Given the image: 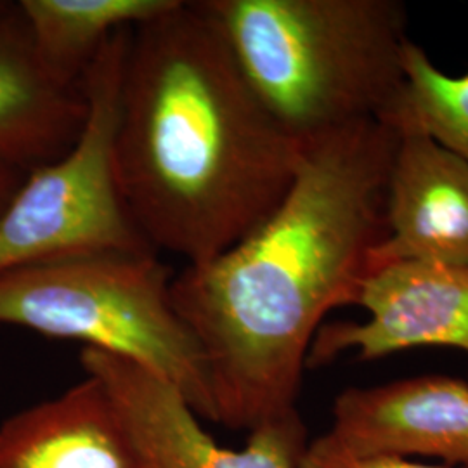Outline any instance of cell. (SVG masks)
Wrapping results in <instances>:
<instances>
[{
  "label": "cell",
  "mask_w": 468,
  "mask_h": 468,
  "mask_svg": "<svg viewBox=\"0 0 468 468\" xmlns=\"http://www.w3.org/2000/svg\"><path fill=\"white\" fill-rule=\"evenodd\" d=\"M352 305L368 321L323 324L313 340L307 368L354 351L361 361L415 347L468 352V269L423 261H398L373 269L357 286Z\"/></svg>",
  "instance_id": "7"
},
{
  "label": "cell",
  "mask_w": 468,
  "mask_h": 468,
  "mask_svg": "<svg viewBox=\"0 0 468 468\" xmlns=\"http://www.w3.org/2000/svg\"><path fill=\"white\" fill-rule=\"evenodd\" d=\"M299 468H452L434 467L390 454H356L335 444L326 434L307 444Z\"/></svg>",
  "instance_id": "14"
},
{
  "label": "cell",
  "mask_w": 468,
  "mask_h": 468,
  "mask_svg": "<svg viewBox=\"0 0 468 468\" xmlns=\"http://www.w3.org/2000/svg\"><path fill=\"white\" fill-rule=\"evenodd\" d=\"M131 30L112 35L85 73L89 112L77 143L61 158L28 172L2 212L0 274L85 253L154 251L123 205L113 167Z\"/></svg>",
  "instance_id": "5"
},
{
  "label": "cell",
  "mask_w": 468,
  "mask_h": 468,
  "mask_svg": "<svg viewBox=\"0 0 468 468\" xmlns=\"http://www.w3.org/2000/svg\"><path fill=\"white\" fill-rule=\"evenodd\" d=\"M399 129L369 120L302 143L283 200L250 234L172 280L200 346L216 423L231 431L297 413L313 340L352 305L385 238Z\"/></svg>",
  "instance_id": "1"
},
{
  "label": "cell",
  "mask_w": 468,
  "mask_h": 468,
  "mask_svg": "<svg viewBox=\"0 0 468 468\" xmlns=\"http://www.w3.org/2000/svg\"><path fill=\"white\" fill-rule=\"evenodd\" d=\"M84 84L40 61L17 4L0 11V164L32 172L61 158L84 129Z\"/></svg>",
  "instance_id": "10"
},
{
  "label": "cell",
  "mask_w": 468,
  "mask_h": 468,
  "mask_svg": "<svg viewBox=\"0 0 468 468\" xmlns=\"http://www.w3.org/2000/svg\"><path fill=\"white\" fill-rule=\"evenodd\" d=\"M179 0H21L35 50L54 77L84 84L110 37L160 16Z\"/></svg>",
  "instance_id": "12"
},
{
  "label": "cell",
  "mask_w": 468,
  "mask_h": 468,
  "mask_svg": "<svg viewBox=\"0 0 468 468\" xmlns=\"http://www.w3.org/2000/svg\"><path fill=\"white\" fill-rule=\"evenodd\" d=\"M253 94L295 143L378 120L404 89L399 0H198Z\"/></svg>",
  "instance_id": "3"
},
{
  "label": "cell",
  "mask_w": 468,
  "mask_h": 468,
  "mask_svg": "<svg viewBox=\"0 0 468 468\" xmlns=\"http://www.w3.org/2000/svg\"><path fill=\"white\" fill-rule=\"evenodd\" d=\"M85 375L100 380L146 468H299L307 448L301 413L253 429L243 450L220 448L185 394L131 359L84 347Z\"/></svg>",
  "instance_id": "6"
},
{
  "label": "cell",
  "mask_w": 468,
  "mask_h": 468,
  "mask_svg": "<svg viewBox=\"0 0 468 468\" xmlns=\"http://www.w3.org/2000/svg\"><path fill=\"white\" fill-rule=\"evenodd\" d=\"M9 4H11V2H4V0H0V11H4Z\"/></svg>",
  "instance_id": "16"
},
{
  "label": "cell",
  "mask_w": 468,
  "mask_h": 468,
  "mask_svg": "<svg viewBox=\"0 0 468 468\" xmlns=\"http://www.w3.org/2000/svg\"><path fill=\"white\" fill-rule=\"evenodd\" d=\"M27 174L28 172H25L21 168L0 164V216L5 210L7 203L15 197L17 187L25 181Z\"/></svg>",
  "instance_id": "15"
},
{
  "label": "cell",
  "mask_w": 468,
  "mask_h": 468,
  "mask_svg": "<svg viewBox=\"0 0 468 468\" xmlns=\"http://www.w3.org/2000/svg\"><path fill=\"white\" fill-rule=\"evenodd\" d=\"M299 153L198 2L131 30L113 167L153 250L195 266L231 249L283 200Z\"/></svg>",
  "instance_id": "2"
},
{
  "label": "cell",
  "mask_w": 468,
  "mask_h": 468,
  "mask_svg": "<svg viewBox=\"0 0 468 468\" xmlns=\"http://www.w3.org/2000/svg\"><path fill=\"white\" fill-rule=\"evenodd\" d=\"M156 251H100L0 274V324L82 342L165 377L216 421L200 346L174 309Z\"/></svg>",
  "instance_id": "4"
},
{
  "label": "cell",
  "mask_w": 468,
  "mask_h": 468,
  "mask_svg": "<svg viewBox=\"0 0 468 468\" xmlns=\"http://www.w3.org/2000/svg\"><path fill=\"white\" fill-rule=\"evenodd\" d=\"M326 435L356 454L429 456L468 468V382L429 375L346 388Z\"/></svg>",
  "instance_id": "9"
},
{
  "label": "cell",
  "mask_w": 468,
  "mask_h": 468,
  "mask_svg": "<svg viewBox=\"0 0 468 468\" xmlns=\"http://www.w3.org/2000/svg\"><path fill=\"white\" fill-rule=\"evenodd\" d=\"M406 89L396 123H413L468 162V71L450 75L415 42L404 49Z\"/></svg>",
  "instance_id": "13"
},
{
  "label": "cell",
  "mask_w": 468,
  "mask_h": 468,
  "mask_svg": "<svg viewBox=\"0 0 468 468\" xmlns=\"http://www.w3.org/2000/svg\"><path fill=\"white\" fill-rule=\"evenodd\" d=\"M396 127L385 238L369 272L398 261L468 269L467 160L413 123Z\"/></svg>",
  "instance_id": "8"
},
{
  "label": "cell",
  "mask_w": 468,
  "mask_h": 468,
  "mask_svg": "<svg viewBox=\"0 0 468 468\" xmlns=\"http://www.w3.org/2000/svg\"><path fill=\"white\" fill-rule=\"evenodd\" d=\"M0 468H146L98 378L0 425Z\"/></svg>",
  "instance_id": "11"
}]
</instances>
